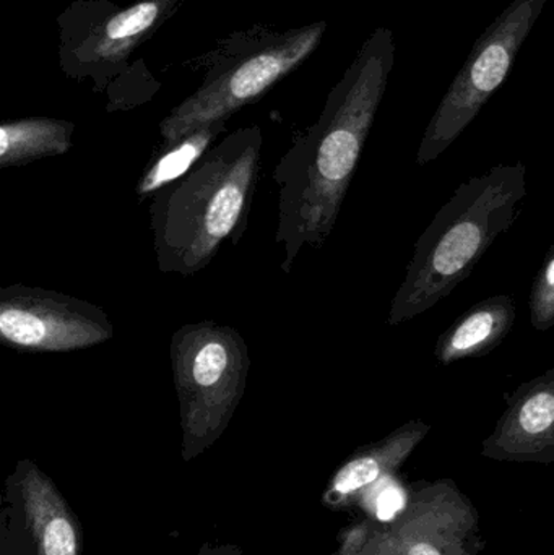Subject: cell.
I'll list each match as a JSON object with an SVG mask.
<instances>
[{"label":"cell","mask_w":554,"mask_h":555,"mask_svg":"<svg viewBox=\"0 0 554 555\" xmlns=\"http://www.w3.org/2000/svg\"><path fill=\"white\" fill-rule=\"evenodd\" d=\"M197 555H243V553L234 544H223V546L217 547H211L207 544V546L202 547L201 553Z\"/></svg>","instance_id":"17"},{"label":"cell","mask_w":554,"mask_h":555,"mask_svg":"<svg viewBox=\"0 0 554 555\" xmlns=\"http://www.w3.org/2000/svg\"><path fill=\"white\" fill-rule=\"evenodd\" d=\"M227 122H215L189 133L169 149H159L142 178L136 192L140 198L153 197L159 189L184 176L208 150L214 140L224 130Z\"/></svg>","instance_id":"15"},{"label":"cell","mask_w":554,"mask_h":555,"mask_svg":"<svg viewBox=\"0 0 554 555\" xmlns=\"http://www.w3.org/2000/svg\"><path fill=\"white\" fill-rule=\"evenodd\" d=\"M527 198V168L493 166L455 189L415 244L387 323L422 315L471 275L491 244L514 227Z\"/></svg>","instance_id":"3"},{"label":"cell","mask_w":554,"mask_h":555,"mask_svg":"<svg viewBox=\"0 0 554 555\" xmlns=\"http://www.w3.org/2000/svg\"><path fill=\"white\" fill-rule=\"evenodd\" d=\"M262 155V132L246 127L211 146L184 176L159 189L150 204L156 267L192 278L247 228Z\"/></svg>","instance_id":"2"},{"label":"cell","mask_w":554,"mask_h":555,"mask_svg":"<svg viewBox=\"0 0 554 555\" xmlns=\"http://www.w3.org/2000/svg\"><path fill=\"white\" fill-rule=\"evenodd\" d=\"M513 297L493 296L465 310L436 343L435 358L441 365L490 354L506 339L516 323Z\"/></svg>","instance_id":"12"},{"label":"cell","mask_w":554,"mask_h":555,"mask_svg":"<svg viewBox=\"0 0 554 555\" xmlns=\"http://www.w3.org/2000/svg\"><path fill=\"white\" fill-rule=\"evenodd\" d=\"M169 361L179 400L182 460L191 462L230 426L246 393L249 348L233 326L204 320L172 333Z\"/></svg>","instance_id":"4"},{"label":"cell","mask_w":554,"mask_h":555,"mask_svg":"<svg viewBox=\"0 0 554 555\" xmlns=\"http://www.w3.org/2000/svg\"><path fill=\"white\" fill-rule=\"evenodd\" d=\"M176 0H143L130 9L116 13L104 23L91 46L94 61L119 62L130 54L143 39L171 12Z\"/></svg>","instance_id":"14"},{"label":"cell","mask_w":554,"mask_h":555,"mask_svg":"<svg viewBox=\"0 0 554 555\" xmlns=\"http://www.w3.org/2000/svg\"><path fill=\"white\" fill-rule=\"evenodd\" d=\"M75 126L51 117L7 120L0 126V168H16L39 159L65 155Z\"/></svg>","instance_id":"13"},{"label":"cell","mask_w":554,"mask_h":555,"mask_svg":"<svg viewBox=\"0 0 554 555\" xmlns=\"http://www.w3.org/2000/svg\"><path fill=\"white\" fill-rule=\"evenodd\" d=\"M545 3L514 0L485 29L423 133L416 155L420 166L439 158L504 83Z\"/></svg>","instance_id":"6"},{"label":"cell","mask_w":554,"mask_h":555,"mask_svg":"<svg viewBox=\"0 0 554 555\" xmlns=\"http://www.w3.org/2000/svg\"><path fill=\"white\" fill-rule=\"evenodd\" d=\"M530 322L539 332H549L554 326V244L550 247L529 297Z\"/></svg>","instance_id":"16"},{"label":"cell","mask_w":554,"mask_h":555,"mask_svg":"<svg viewBox=\"0 0 554 555\" xmlns=\"http://www.w3.org/2000/svg\"><path fill=\"white\" fill-rule=\"evenodd\" d=\"M394 62L392 31L377 28L328 98L321 119L273 169L279 189L275 244L282 247L283 273L292 272L302 250L321 249L331 237Z\"/></svg>","instance_id":"1"},{"label":"cell","mask_w":554,"mask_h":555,"mask_svg":"<svg viewBox=\"0 0 554 555\" xmlns=\"http://www.w3.org/2000/svg\"><path fill=\"white\" fill-rule=\"evenodd\" d=\"M405 507L381 521L364 518L338 534L334 555H480L481 537L477 505L454 479L412 482Z\"/></svg>","instance_id":"5"},{"label":"cell","mask_w":554,"mask_h":555,"mask_svg":"<svg viewBox=\"0 0 554 555\" xmlns=\"http://www.w3.org/2000/svg\"><path fill=\"white\" fill-rule=\"evenodd\" d=\"M506 410L481 443V455L494 462H554V367L506 393Z\"/></svg>","instance_id":"9"},{"label":"cell","mask_w":554,"mask_h":555,"mask_svg":"<svg viewBox=\"0 0 554 555\" xmlns=\"http://www.w3.org/2000/svg\"><path fill=\"white\" fill-rule=\"evenodd\" d=\"M324 31V22L296 29L207 80L162 120V149H169L202 127L227 122L241 107L259 100L315 51Z\"/></svg>","instance_id":"7"},{"label":"cell","mask_w":554,"mask_h":555,"mask_svg":"<svg viewBox=\"0 0 554 555\" xmlns=\"http://www.w3.org/2000/svg\"><path fill=\"white\" fill-rule=\"evenodd\" d=\"M429 430V424L410 421L379 442L358 449L332 476L324 492L325 507H351L371 488L396 476Z\"/></svg>","instance_id":"11"},{"label":"cell","mask_w":554,"mask_h":555,"mask_svg":"<svg viewBox=\"0 0 554 555\" xmlns=\"http://www.w3.org/2000/svg\"><path fill=\"white\" fill-rule=\"evenodd\" d=\"M114 325L96 304L44 287L0 289V338L25 352H75L109 341Z\"/></svg>","instance_id":"8"},{"label":"cell","mask_w":554,"mask_h":555,"mask_svg":"<svg viewBox=\"0 0 554 555\" xmlns=\"http://www.w3.org/2000/svg\"><path fill=\"white\" fill-rule=\"evenodd\" d=\"M9 498L25 521L35 555H81V527L55 482L31 460L10 475Z\"/></svg>","instance_id":"10"}]
</instances>
